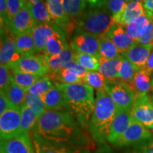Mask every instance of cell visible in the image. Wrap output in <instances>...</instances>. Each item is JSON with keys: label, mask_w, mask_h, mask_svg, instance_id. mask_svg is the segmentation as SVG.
<instances>
[{"label": "cell", "mask_w": 153, "mask_h": 153, "mask_svg": "<svg viewBox=\"0 0 153 153\" xmlns=\"http://www.w3.org/2000/svg\"><path fill=\"white\" fill-rule=\"evenodd\" d=\"M36 23L30 14L26 5L15 16L7 26V30L13 36L31 31L35 27Z\"/></svg>", "instance_id": "8fae6325"}, {"label": "cell", "mask_w": 153, "mask_h": 153, "mask_svg": "<svg viewBox=\"0 0 153 153\" xmlns=\"http://www.w3.org/2000/svg\"><path fill=\"white\" fill-rule=\"evenodd\" d=\"M143 70H145V71L150 74H152L153 72V49L151 51L150 56L148 57V61H147Z\"/></svg>", "instance_id": "681fc988"}, {"label": "cell", "mask_w": 153, "mask_h": 153, "mask_svg": "<svg viewBox=\"0 0 153 153\" xmlns=\"http://www.w3.org/2000/svg\"><path fill=\"white\" fill-rule=\"evenodd\" d=\"M87 5L86 0H62L63 8L69 18L76 19L81 16Z\"/></svg>", "instance_id": "1f68e13d"}, {"label": "cell", "mask_w": 153, "mask_h": 153, "mask_svg": "<svg viewBox=\"0 0 153 153\" xmlns=\"http://www.w3.org/2000/svg\"><path fill=\"white\" fill-rule=\"evenodd\" d=\"M45 3L53 24L60 27L64 31L68 30L70 28V22L63 8L62 0H45Z\"/></svg>", "instance_id": "ac0fdd59"}, {"label": "cell", "mask_w": 153, "mask_h": 153, "mask_svg": "<svg viewBox=\"0 0 153 153\" xmlns=\"http://www.w3.org/2000/svg\"><path fill=\"white\" fill-rule=\"evenodd\" d=\"M86 1L91 8H101L107 4L108 0H86Z\"/></svg>", "instance_id": "7dc6e473"}, {"label": "cell", "mask_w": 153, "mask_h": 153, "mask_svg": "<svg viewBox=\"0 0 153 153\" xmlns=\"http://www.w3.org/2000/svg\"><path fill=\"white\" fill-rule=\"evenodd\" d=\"M22 111L13 105L0 115V137L1 140L14 138L21 135Z\"/></svg>", "instance_id": "8992f818"}, {"label": "cell", "mask_w": 153, "mask_h": 153, "mask_svg": "<svg viewBox=\"0 0 153 153\" xmlns=\"http://www.w3.org/2000/svg\"><path fill=\"white\" fill-rule=\"evenodd\" d=\"M13 105L4 93L0 92V115L11 108Z\"/></svg>", "instance_id": "bcb514c9"}, {"label": "cell", "mask_w": 153, "mask_h": 153, "mask_svg": "<svg viewBox=\"0 0 153 153\" xmlns=\"http://www.w3.org/2000/svg\"><path fill=\"white\" fill-rule=\"evenodd\" d=\"M15 43L17 51L21 56L34 55L37 53L32 35V30L15 36Z\"/></svg>", "instance_id": "484cf974"}, {"label": "cell", "mask_w": 153, "mask_h": 153, "mask_svg": "<svg viewBox=\"0 0 153 153\" xmlns=\"http://www.w3.org/2000/svg\"><path fill=\"white\" fill-rule=\"evenodd\" d=\"M105 35L114 42L121 54L128 51L136 43L128 36L124 26L118 24L113 25Z\"/></svg>", "instance_id": "9a60e30c"}, {"label": "cell", "mask_w": 153, "mask_h": 153, "mask_svg": "<svg viewBox=\"0 0 153 153\" xmlns=\"http://www.w3.org/2000/svg\"><path fill=\"white\" fill-rule=\"evenodd\" d=\"M99 52L101 57L106 59L117 58L121 56V53L114 42L104 34L98 36Z\"/></svg>", "instance_id": "83f0119b"}, {"label": "cell", "mask_w": 153, "mask_h": 153, "mask_svg": "<svg viewBox=\"0 0 153 153\" xmlns=\"http://www.w3.org/2000/svg\"><path fill=\"white\" fill-rule=\"evenodd\" d=\"M13 82L12 71L9 66L0 65V92L4 93Z\"/></svg>", "instance_id": "60d3db41"}, {"label": "cell", "mask_w": 153, "mask_h": 153, "mask_svg": "<svg viewBox=\"0 0 153 153\" xmlns=\"http://www.w3.org/2000/svg\"><path fill=\"white\" fill-rule=\"evenodd\" d=\"M151 88H152V90L153 91V76L152 80H151Z\"/></svg>", "instance_id": "db71d44e"}, {"label": "cell", "mask_w": 153, "mask_h": 153, "mask_svg": "<svg viewBox=\"0 0 153 153\" xmlns=\"http://www.w3.org/2000/svg\"><path fill=\"white\" fill-rule=\"evenodd\" d=\"M150 99L151 102H152V104H153V92L152 93V94H151V96H150Z\"/></svg>", "instance_id": "816d5d0a"}, {"label": "cell", "mask_w": 153, "mask_h": 153, "mask_svg": "<svg viewBox=\"0 0 153 153\" xmlns=\"http://www.w3.org/2000/svg\"><path fill=\"white\" fill-rule=\"evenodd\" d=\"M145 13L150 18L153 20V0H146L143 4Z\"/></svg>", "instance_id": "c3c4849f"}, {"label": "cell", "mask_w": 153, "mask_h": 153, "mask_svg": "<svg viewBox=\"0 0 153 153\" xmlns=\"http://www.w3.org/2000/svg\"><path fill=\"white\" fill-rule=\"evenodd\" d=\"M65 68L72 69V70H74V71H76V72H78V73H79L80 75L83 77V79H84V76H85L86 73L88 72L86 69L84 68L82 65H80L79 63H78L77 62H76V61L74 60L70 61V62H69L68 63H67L66 65L65 66Z\"/></svg>", "instance_id": "f6af8a7d"}, {"label": "cell", "mask_w": 153, "mask_h": 153, "mask_svg": "<svg viewBox=\"0 0 153 153\" xmlns=\"http://www.w3.org/2000/svg\"><path fill=\"white\" fill-rule=\"evenodd\" d=\"M152 138L153 135L150 129L132 118L129 127L115 144L119 146L138 145Z\"/></svg>", "instance_id": "ba28073f"}, {"label": "cell", "mask_w": 153, "mask_h": 153, "mask_svg": "<svg viewBox=\"0 0 153 153\" xmlns=\"http://www.w3.org/2000/svg\"><path fill=\"white\" fill-rule=\"evenodd\" d=\"M136 145L132 153H153V138Z\"/></svg>", "instance_id": "ee69618b"}, {"label": "cell", "mask_w": 153, "mask_h": 153, "mask_svg": "<svg viewBox=\"0 0 153 153\" xmlns=\"http://www.w3.org/2000/svg\"><path fill=\"white\" fill-rule=\"evenodd\" d=\"M104 76L98 71H88L84 76L83 82L97 90L104 89Z\"/></svg>", "instance_id": "f35d334b"}, {"label": "cell", "mask_w": 153, "mask_h": 153, "mask_svg": "<svg viewBox=\"0 0 153 153\" xmlns=\"http://www.w3.org/2000/svg\"><path fill=\"white\" fill-rule=\"evenodd\" d=\"M145 13V11L142 3L135 0H129L118 24L124 26L131 24L135 22Z\"/></svg>", "instance_id": "cb8c5ba5"}, {"label": "cell", "mask_w": 153, "mask_h": 153, "mask_svg": "<svg viewBox=\"0 0 153 153\" xmlns=\"http://www.w3.org/2000/svg\"><path fill=\"white\" fill-rule=\"evenodd\" d=\"M25 104L39 116H41L47 111L46 107L41 97L32 94L28 91L26 92Z\"/></svg>", "instance_id": "ab89813d"}, {"label": "cell", "mask_w": 153, "mask_h": 153, "mask_svg": "<svg viewBox=\"0 0 153 153\" xmlns=\"http://www.w3.org/2000/svg\"><path fill=\"white\" fill-rule=\"evenodd\" d=\"M117 110L116 104L104 89L97 90L94 108L89 120V130L96 140L107 139Z\"/></svg>", "instance_id": "3957f363"}, {"label": "cell", "mask_w": 153, "mask_h": 153, "mask_svg": "<svg viewBox=\"0 0 153 153\" xmlns=\"http://www.w3.org/2000/svg\"><path fill=\"white\" fill-rule=\"evenodd\" d=\"M152 45H153V43H152Z\"/></svg>", "instance_id": "9f6ffc18"}, {"label": "cell", "mask_w": 153, "mask_h": 153, "mask_svg": "<svg viewBox=\"0 0 153 153\" xmlns=\"http://www.w3.org/2000/svg\"><path fill=\"white\" fill-rule=\"evenodd\" d=\"M129 0H108L106 5L107 9L116 22L118 24Z\"/></svg>", "instance_id": "8d00e7d4"}, {"label": "cell", "mask_w": 153, "mask_h": 153, "mask_svg": "<svg viewBox=\"0 0 153 153\" xmlns=\"http://www.w3.org/2000/svg\"><path fill=\"white\" fill-rule=\"evenodd\" d=\"M11 71H19L43 76L49 73V70L42 56L26 55L9 66Z\"/></svg>", "instance_id": "9c48e42d"}, {"label": "cell", "mask_w": 153, "mask_h": 153, "mask_svg": "<svg viewBox=\"0 0 153 153\" xmlns=\"http://www.w3.org/2000/svg\"><path fill=\"white\" fill-rule=\"evenodd\" d=\"M74 60L77 62L87 71H98L99 70V60L98 57L95 55L74 53Z\"/></svg>", "instance_id": "e575fe53"}, {"label": "cell", "mask_w": 153, "mask_h": 153, "mask_svg": "<svg viewBox=\"0 0 153 153\" xmlns=\"http://www.w3.org/2000/svg\"><path fill=\"white\" fill-rule=\"evenodd\" d=\"M53 84L47 75L41 76L38 81H36L33 85L28 89V91L32 94L42 97L48 91L53 87Z\"/></svg>", "instance_id": "74e56055"}, {"label": "cell", "mask_w": 153, "mask_h": 153, "mask_svg": "<svg viewBox=\"0 0 153 153\" xmlns=\"http://www.w3.org/2000/svg\"><path fill=\"white\" fill-rule=\"evenodd\" d=\"M33 138L51 145H65L76 135L73 115L65 111H48L39 117L33 130Z\"/></svg>", "instance_id": "6da1fadb"}, {"label": "cell", "mask_w": 153, "mask_h": 153, "mask_svg": "<svg viewBox=\"0 0 153 153\" xmlns=\"http://www.w3.org/2000/svg\"><path fill=\"white\" fill-rule=\"evenodd\" d=\"M131 111L118 107L117 113L111 126L107 140L111 143H116L117 140L125 133L131 123Z\"/></svg>", "instance_id": "7c38bea8"}, {"label": "cell", "mask_w": 153, "mask_h": 153, "mask_svg": "<svg viewBox=\"0 0 153 153\" xmlns=\"http://www.w3.org/2000/svg\"><path fill=\"white\" fill-rule=\"evenodd\" d=\"M33 148L36 153H79L76 149L65 145H51L33 138Z\"/></svg>", "instance_id": "f546056e"}, {"label": "cell", "mask_w": 153, "mask_h": 153, "mask_svg": "<svg viewBox=\"0 0 153 153\" xmlns=\"http://www.w3.org/2000/svg\"><path fill=\"white\" fill-rule=\"evenodd\" d=\"M152 49V44L143 45L135 43L128 51L121 55L135 67L137 71H139L144 68Z\"/></svg>", "instance_id": "5bb4252c"}, {"label": "cell", "mask_w": 153, "mask_h": 153, "mask_svg": "<svg viewBox=\"0 0 153 153\" xmlns=\"http://www.w3.org/2000/svg\"><path fill=\"white\" fill-rule=\"evenodd\" d=\"M43 0H26V2H30V3H36V2H40V1H43Z\"/></svg>", "instance_id": "f907efd6"}, {"label": "cell", "mask_w": 153, "mask_h": 153, "mask_svg": "<svg viewBox=\"0 0 153 153\" xmlns=\"http://www.w3.org/2000/svg\"><path fill=\"white\" fill-rule=\"evenodd\" d=\"M149 129H150V131H151V133H152V135H153V125L151 126L150 128H149Z\"/></svg>", "instance_id": "f5cc1de1"}, {"label": "cell", "mask_w": 153, "mask_h": 153, "mask_svg": "<svg viewBox=\"0 0 153 153\" xmlns=\"http://www.w3.org/2000/svg\"><path fill=\"white\" fill-rule=\"evenodd\" d=\"M116 24L106 7L92 8L79 17L75 33H88L100 36Z\"/></svg>", "instance_id": "277c9868"}, {"label": "cell", "mask_w": 153, "mask_h": 153, "mask_svg": "<svg viewBox=\"0 0 153 153\" xmlns=\"http://www.w3.org/2000/svg\"><path fill=\"white\" fill-rule=\"evenodd\" d=\"M47 110L48 111H65L68 110V106L62 91L53 85L51 89L41 97Z\"/></svg>", "instance_id": "d6986e66"}, {"label": "cell", "mask_w": 153, "mask_h": 153, "mask_svg": "<svg viewBox=\"0 0 153 153\" xmlns=\"http://www.w3.org/2000/svg\"><path fill=\"white\" fill-rule=\"evenodd\" d=\"M150 76L151 74L143 69L137 71L131 85L135 92L148 94L151 88Z\"/></svg>", "instance_id": "4dcf8cb0"}, {"label": "cell", "mask_w": 153, "mask_h": 153, "mask_svg": "<svg viewBox=\"0 0 153 153\" xmlns=\"http://www.w3.org/2000/svg\"><path fill=\"white\" fill-rule=\"evenodd\" d=\"M22 57L17 51L14 36L7 35L1 38L0 50V62L1 65L10 66Z\"/></svg>", "instance_id": "e0dca14e"}, {"label": "cell", "mask_w": 153, "mask_h": 153, "mask_svg": "<svg viewBox=\"0 0 153 153\" xmlns=\"http://www.w3.org/2000/svg\"><path fill=\"white\" fill-rule=\"evenodd\" d=\"M26 92L27 90L12 82L4 94L7 96L12 105L22 108L26 102Z\"/></svg>", "instance_id": "d6a6232c"}, {"label": "cell", "mask_w": 153, "mask_h": 153, "mask_svg": "<svg viewBox=\"0 0 153 153\" xmlns=\"http://www.w3.org/2000/svg\"><path fill=\"white\" fill-rule=\"evenodd\" d=\"M55 29V24H36L32 30L34 44L36 52H44L48 41L53 35Z\"/></svg>", "instance_id": "ffe728a7"}, {"label": "cell", "mask_w": 153, "mask_h": 153, "mask_svg": "<svg viewBox=\"0 0 153 153\" xmlns=\"http://www.w3.org/2000/svg\"><path fill=\"white\" fill-rule=\"evenodd\" d=\"M150 20L151 19L145 13L135 22L124 26V28L130 37L136 42L146 32Z\"/></svg>", "instance_id": "4316f807"}, {"label": "cell", "mask_w": 153, "mask_h": 153, "mask_svg": "<svg viewBox=\"0 0 153 153\" xmlns=\"http://www.w3.org/2000/svg\"><path fill=\"white\" fill-rule=\"evenodd\" d=\"M104 90L118 108L131 111L135 101V92L131 85L118 79H106Z\"/></svg>", "instance_id": "5b68a950"}, {"label": "cell", "mask_w": 153, "mask_h": 153, "mask_svg": "<svg viewBox=\"0 0 153 153\" xmlns=\"http://www.w3.org/2000/svg\"><path fill=\"white\" fill-rule=\"evenodd\" d=\"M26 5L36 24L53 23L45 1H43L36 3L26 2Z\"/></svg>", "instance_id": "d4e9b609"}, {"label": "cell", "mask_w": 153, "mask_h": 153, "mask_svg": "<svg viewBox=\"0 0 153 153\" xmlns=\"http://www.w3.org/2000/svg\"><path fill=\"white\" fill-rule=\"evenodd\" d=\"M47 76L54 82V83L57 84L72 85L83 82V77L78 72L67 68L49 72Z\"/></svg>", "instance_id": "7402d4cb"}, {"label": "cell", "mask_w": 153, "mask_h": 153, "mask_svg": "<svg viewBox=\"0 0 153 153\" xmlns=\"http://www.w3.org/2000/svg\"><path fill=\"white\" fill-rule=\"evenodd\" d=\"M135 1H140V3H142V4H143L145 2V1H146V0H135Z\"/></svg>", "instance_id": "11a10c76"}, {"label": "cell", "mask_w": 153, "mask_h": 153, "mask_svg": "<svg viewBox=\"0 0 153 153\" xmlns=\"http://www.w3.org/2000/svg\"><path fill=\"white\" fill-rule=\"evenodd\" d=\"M7 1V10L9 17V22L26 5V0H6Z\"/></svg>", "instance_id": "b9f144b4"}, {"label": "cell", "mask_w": 153, "mask_h": 153, "mask_svg": "<svg viewBox=\"0 0 153 153\" xmlns=\"http://www.w3.org/2000/svg\"><path fill=\"white\" fill-rule=\"evenodd\" d=\"M122 55L117 58L106 59L99 57V68L98 72L106 79H118L119 78Z\"/></svg>", "instance_id": "44dd1931"}, {"label": "cell", "mask_w": 153, "mask_h": 153, "mask_svg": "<svg viewBox=\"0 0 153 153\" xmlns=\"http://www.w3.org/2000/svg\"><path fill=\"white\" fill-rule=\"evenodd\" d=\"M12 74L13 83L24 88L27 91L36 81L41 77V76L19 71H12Z\"/></svg>", "instance_id": "836d02e7"}, {"label": "cell", "mask_w": 153, "mask_h": 153, "mask_svg": "<svg viewBox=\"0 0 153 153\" xmlns=\"http://www.w3.org/2000/svg\"><path fill=\"white\" fill-rule=\"evenodd\" d=\"M74 53L71 48L68 45L65 49L56 57H50L43 55L42 57L48 68L49 72H51L64 68L67 63L74 60Z\"/></svg>", "instance_id": "603a6c76"}, {"label": "cell", "mask_w": 153, "mask_h": 153, "mask_svg": "<svg viewBox=\"0 0 153 153\" xmlns=\"http://www.w3.org/2000/svg\"><path fill=\"white\" fill-rule=\"evenodd\" d=\"M136 43L143 45H149L153 43V20L151 19L146 32L139 38Z\"/></svg>", "instance_id": "7bdbcfd3"}, {"label": "cell", "mask_w": 153, "mask_h": 153, "mask_svg": "<svg viewBox=\"0 0 153 153\" xmlns=\"http://www.w3.org/2000/svg\"><path fill=\"white\" fill-rule=\"evenodd\" d=\"M131 117L148 128L153 125V104L148 94L136 93Z\"/></svg>", "instance_id": "52a82bcc"}, {"label": "cell", "mask_w": 153, "mask_h": 153, "mask_svg": "<svg viewBox=\"0 0 153 153\" xmlns=\"http://www.w3.org/2000/svg\"><path fill=\"white\" fill-rule=\"evenodd\" d=\"M136 72L137 70L135 67L128 60H127L126 57L122 55L118 79L131 85Z\"/></svg>", "instance_id": "d590c367"}, {"label": "cell", "mask_w": 153, "mask_h": 153, "mask_svg": "<svg viewBox=\"0 0 153 153\" xmlns=\"http://www.w3.org/2000/svg\"><path fill=\"white\" fill-rule=\"evenodd\" d=\"M1 153H35L32 147L29 133L6 140H1Z\"/></svg>", "instance_id": "4fadbf2b"}, {"label": "cell", "mask_w": 153, "mask_h": 153, "mask_svg": "<svg viewBox=\"0 0 153 153\" xmlns=\"http://www.w3.org/2000/svg\"><path fill=\"white\" fill-rule=\"evenodd\" d=\"M70 48L74 53L89 54L99 59L98 36L88 33H75L72 38Z\"/></svg>", "instance_id": "30bf717a"}, {"label": "cell", "mask_w": 153, "mask_h": 153, "mask_svg": "<svg viewBox=\"0 0 153 153\" xmlns=\"http://www.w3.org/2000/svg\"><path fill=\"white\" fill-rule=\"evenodd\" d=\"M65 97L68 111L73 115L82 125L89 123L95 106L94 89L85 83H54Z\"/></svg>", "instance_id": "7a4b0ae2"}, {"label": "cell", "mask_w": 153, "mask_h": 153, "mask_svg": "<svg viewBox=\"0 0 153 153\" xmlns=\"http://www.w3.org/2000/svg\"><path fill=\"white\" fill-rule=\"evenodd\" d=\"M22 121H21V134L29 133L31 130H33L40 116L30 109L25 104L22 108Z\"/></svg>", "instance_id": "f1b7e54d"}, {"label": "cell", "mask_w": 153, "mask_h": 153, "mask_svg": "<svg viewBox=\"0 0 153 153\" xmlns=\"http://www.w3.org/2000/svg\"><path fill=\"white\" fill-rule=\"evenodd\" d=\"M65 31L60 27L55 24L53 35L50 38L44 51V55L47 57H56L68 46Z\"/></svg>", "instance_id": "2e32d148"}]
</instances>
